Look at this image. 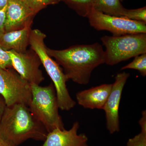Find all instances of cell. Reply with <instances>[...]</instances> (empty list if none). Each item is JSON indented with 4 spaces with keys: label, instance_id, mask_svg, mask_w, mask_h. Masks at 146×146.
<instances>
[{
    "label": "cell",
    "instance_id": "6da1fadb",
    "mask_svg": "<svg viewBox=\"0 0 146 146\" xmlns=\"http://www.w3.org/2000/svg\"><path fill=\"white\" fill-rule=\"evenodd\" d=\"M46 51L55 59L68 80L81 85L88 84L94 69L105 63L104 50L98 43L74 45L62 50L46 47Z\"/></svg>",
    "mask_w": 146,
    "mask_h": 146
},
{
    "label": "cell",
    "instance_id": "7a4b0ae2",
    "mask_svg": "<svg viewBox=\"0 0 146 146\" xmlns=\"http://www.w3.org/2000/svg\"><path fill=\"white\" fill-rule=\"evenodd\" d=\"M48 133L25 105L6 106L0 120V137L12 146H18L29 139L44 141Z\"/></svg>",
    "mask_w": 146,
    "mask_h": 146
},
{
    "label": "cell",
    "instance_id": "3957f363",
    "mask_svg": "<svg viewBox=\"0 0 146 146\" xmlns=\"http://www.w3.org/2000/svg\"><path fill=\"white\" fill-rule=\"evenodd\" d=\"M46 35L41 31L31 30L29 37V45L41 60L47 74L51 79L55 89L59 109L69 111L75 107L76 102L72 99L67 88L69 80L63 69L56 61L47 53L44 40Z\"/></svg>",
    "mask_w": 146,
    "mask_h": 146
},
{
    "label": "cell",
    "instance_id": "277c9868",
    "mask_svg": "<svg viewBox=\"0 0 146 146\" xmlns=\"http://www.w3.org/2000/svg\"><path fill=\"white\" fill-rule=\"evenodd\" d=\"M31 86L32 97L28 106L31 112L44 126L48 133L56 129H65L58 112L59 108L53 84L44 86L33 84Z\"/></svg>",
    "mask_w": 146,
    "mask_h": 146
},
{
    "label": "cell",
    "instance_id": "5b68a950",
    "mask_svg": "<svg viewBox=\"0 0 146 146\" xmlns=\"http://www.w3.org/2000/svg\"><path fill=\"white\" fill-rule=\"evenodd\" d=\"M106 48L105 63L114 65L137 56L146 53V33L102 36Z\"/></svg>",
    "mask_w": 146,
    "mask_h": 146
},
{
    "label": "cell",
    "instance_id": "8992f818",
    "mask_svg": "<svg viewBox=\"0 0 146 146\" xmlns=\"http://www.w3.org/2000/svg\"><path fill=\"white\" fill-rule=\"evenodd\" d=\"M0 95L7 107L17 104L29 106L32 97L31 86L13 68H0Z\"/></svg>",
    "mask_w": 146,
    "mask_h": 146
},
{
    "label": "cell",
    "instance_id": "52a82bcc",
    "mask_svg": "<svg viewBox=\"0 0 146 146\" xmlns=\"http://www.w3.org/2000/svg\"><path fill=\"white\" fill-rule=\"evenodd\" d=\"M89 24L98 31H106L113 36L146 33V23L123 17L112 16L91 10L87 16Z\"/></svg>",
    "mask_w": 146,
    "mask_h": 146
},
{
    "label": "cell",
    "instance_id": "ba28073f",
    "mask_svg": "<svg viewBox=\"0 0 146 146\" xmlns=\"http://www.w3.org/2000/svg\"><path fill=\"white\" fill-rule=\"evenodd\" d=\"M10 55L12 67L17 73L30 84L39 85L44 80L39 67L42 64L37 55L33 50L18 53L7 51Z\"/></svg>",
    "mask_w": 146,
    "mask_h": 146
},
{
    "label": "cell",
    "instance_id": "9c48e42d",
    "mask_svg": "<svg viewBox=\"0 0 146 146\" xmlns=\"http://www.w3.org/2000/svg\"><path fill=\"white\" fill-rule=\"evenodd\" d=\"M129 73L123 72L117 74L112 84L111 92L103 110L105 113L106 128L110 134L120 130L119 108L123 89L129 77Z\"/></svg>",
    "mask_w": 146,
    "mask_h": 146
},
{
    "label": "cell",
    "instance_id": "30bf717a",
    "mask_svg": "<svg viewBox=\"0 0 146 146\" xmlns=\"http://www.w3.org/2000/svg\"><path fill=\"white\" fill-rule=\"evenodd\" d=\"M36 14L23 0H9L6 11L5 32L19 30L31 25Z\"/></svg>",
    "mask_w": 146,
    "mask_h": 146
},
{
    "label": "cell",
    "instance_id": "8fae6325",
    "mask_svg": "<svg viewBox=\"0 0 146 146\" xmlns=\"http://www.w3.org/2000/svg\"><path fill=\"white\" fill-rule=\"evenodd\" d=\"M80 123L76 121L69 130L56 129L48 133L43 146H88L84 133L78 134Z\"/></svg>",
    "mask_w": 146,
    "mask_h": 146
},
{
    "label": "cell",
    "instance_id": "7c38bea8",
    "mask_svg": "<svg viewBox=\"0 0 146 146\" xmlns=\"http://www.w3.org/2000/svg\"><path fill=\"white\" fill-rule=\"evenodd\" d=\"M112 84H104L78 92V104L87 109L103 110L112 89Z\"/></svg>",
    "mask_w": 146,
    "mask_h": 146
},
{
    "label": "cell",
    "instance_id": "4fadbf2b",
    "mask_svg": "<svg viewBox=\"0 0 146 146\" xmlns=\"http://www.w3.org/2000/svg\"><path fill=\"white\" fill-rule=\"evenodd\" d=\"M31 26L3 33L0 35V47L5 51L12 50L18 53L26 52L29 45Z\"/></svg>",
    "mask_w": 146,
    "mask_h": 146
},
{
    "label": "cell",
    "instance_id": "5bb4252c",
    "mask_svg": "<svg viewBox=\"0 0 146 146\" xmlns=\"http://www.w3.org/2000/svg\"><path fill=\"white\" fill-rule=\"evenodd\" d=\"M121 1V0H94L93 8L107 15L122 17L125 8Z\"/></svg>",
    "mask_w": 146,
    "mask_h": 146
},
{
    "label": "cell",
    "instance_id": "9a60e30c",
    "mask_svg": "<svg viewBox=\"0 0 146 146\" xmlns=\"http://www.w3.org/2000/svg\"><path fill=\"white\" fill-rule=\"evenodd\" d=\"M75 11L79 16L87 17L93 9L94 0H62Z\"/></svg>",
    "mask_w": 146,
    "mask_h": 146
},
{
    "label": "cell",
    "instance_id": "2e32d148",
    "mask_svg": "<svg viewBox=\"0 0 146 146\" xmlns=\"http://www.w3.org/2000/svg\"><path fill=\"white\" fill-rule=\"evenodd\" d=\"M141 128L140 133L129 139L127 146H146V111L142 112V117L139 121Z\"/></svg>",
    "mask_w": 146,
    "mask_h": 146
},
{
    "label": "cell",
    "instance_id": "e0dca14e",
    "mask_svg": "<svg viewBox=\"0 0 146 146\" xmlns=\"http://www.w3.org/2000/svg\"><path fill=\"white\" fill-rule=\"evenodd\" d=\"M133 69L136 70L143 76H146V53L134 57L132 62L121 68V70Z\"/></svg>",
    "mask_w": 146,
    "mask_h": 146
},
{
    "label": "cell",
    "instance_id": "ac0fdd59",
    "mask_svg": "<svg viewBox=\"0 0 146 146\" xmlns=\"http://www.w3.org/2000/svg\"><path fill=\"white\" fill-rule=\"evenodd\" d=\"M122 17L146 24V7L133 9H127L125 8Z\"/></svg>",
    "mask_w": 146,
    "mask_h": 146
},
{
    "label": "cell",
    "instance_id": "d6986e66",
    "mask_svg": "<svg viewBox=\"0 0 146 146\" xmlns=\"http://www.w3.org/2000/svg\"><path fill=\"white\" fill-rule=\"evenodd\" d=\"M23 1L36 14L48 5L58 3L55 0H23Z\"/></svg>",
    "mask_w": 146,
    "mask_h": 146
},
{
    "label": "cell",
    "instance_id": "ffe728a7",
    "mask_svg": "<svg viewBox=\"0 0 146 146\" xmlns=\"http://www.w3.org/2000/svg\"><path fill=\"white\" fill-rule=\"evenodd\" d=\"M13 68L10 55L0 47V68L8 69Z\"/></svg>",
    "mask_w": 146,
    "mask_h": 146
},
{
    "label": "cell",
    "instance_id": "44dd1931",
    "mask_svg": "<svg viewBox=\"0 0 146 146\" xmlns=\"http://www.w3.org/2000/svg\"><path fill=\"white\" fill-rule=\"evenodd\" d=\"M7 7V5L3 9L0 10V35L5 32V25Z\"/></svg>",
    "mask_w": 146,
    "mask_h": 146
},
{
    "label": "cell",
    "instance_id": "7402d4cb",
    "mask_svg": "<svg viewBox=\"0 0 146 146\" xmlns=\"http://www.w3.org/2000/svg\"><path fill=\"white\" fill-rule=\"evenodd\" d=\"M6 106L4 100L2 97L0 95V120Z\"/></svg>",
    "mask_w": 146,
    "mask_h": 146
},
{
    "label": "cell",
    "instance_id": "603a6c76",
    "mask_svg": "<svg viewBox=\"0 0 146 146\" xmlns=\"http://www.w3.org/2000/svg\"><path fill=\"white\" fill-rule=\"evenodd\" d=\"M9 0H0V10H2L7 5Z\"/></svg>",
    "mask_w": 146,
    "mask_h": 146
},
{
    "label": "cell",
    "instance_id": "cb8c5ba5",
    "mask_svg": "<svg viewBox=\"0 0 146 146\" xmlns=\"http://www.w3.org/2000/svg\"><path fill=\"white\" fill-rule=\"evenodd\" d=\"M0 146H13L9 145L0 137Z\"/></svg>",
    "mask_w": 146,
    "mask_h": 146
},
{
    "label": "cell",
    "instance_id": "d4e9b609",
    "mask_svg": "<svg viewBox=\"0 0 146 146\" xmlns=\"http://www.w3.org/2000/svg\"><path fill=\"white\" fill-rule=\"evenodd\" d=\"M56 1H57L59 3V2H60V1H62V0H55Z\"/></svg>",
    "mask_w": 146,
    "mask_h": 146
},
{
    "label": "cell",
    "instance_id": "484cf974",
    "mask_svg": "<svg viewBox=\"0 0 146 146\" xmlns=\"http://www.w3.org/2000/svg\"><path fill=\"white\" fill-rule=\"evenodd\" d=\"M123 1V0H121V1Z\"/></svg>",
    "mask_w": 146,
    "mask_h": 146
}]
</instances>
